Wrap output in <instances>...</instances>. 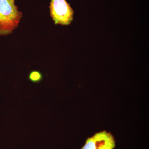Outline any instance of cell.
<instances>
[{
    "mask_svg": "<svg viewBox=\"0 0 149 149\" xmlns=\"http://www.w3.org/2000/svg\"><path fill=\"white\" fill-rule=\"evenodd\" d=\"M115 146L114 136L104 130L88 138L81 149H113Z\"/></svg>",
    "mask_w": 149,
    "mask_h": 149,
    "instance_id": "3957f363",
    "label": "cell"
},
{
    "mask_svg": "<svg viewBox=\"0 0 149 149\" xmlns=\"http://www.w3.org/2000/svg\"><path fill=\"white\" fill-rule=\"evenodd\" d=\"M49 8L55 24L68 26L71 24L74 11L66 0H51Z\"/></svg>",
    "mask_w": 149,
    "mask_h": 149,
    "instance_id": "7a4b0ae2",
    "label": "cell"
},
{
    "mask_svg": "<svg viewBox=\"0 0 149 149\" xmlns=\"http://www.w3.org/2000/svg\"><path fill=\"white\" fill-rule=\"evenodd\" d=\"M15 0H0V35L11 34L18 27L22 13L18 10Z\"/></svg>",
    "mask_w": 149,
    "mask_h": 149,
    "instance_id": "6da1fadb",
    "label": "cell"
},
{
    "mask_svg": "<svg viewBox=\"0 0 149 149\" xmlns=\"http://www.w3.org/2000/svg\"><path fill=\"white\" fill-rule=\"evenodd\" d=\"M42 74L38 71H32L29 73V78L33 83H38L42 79Z\"/></svg>",
    "mask_w": 149,
    "mask_h": 149,
    "instance_id": "277c9868",
    "label": "cell"
}]
</instances>
